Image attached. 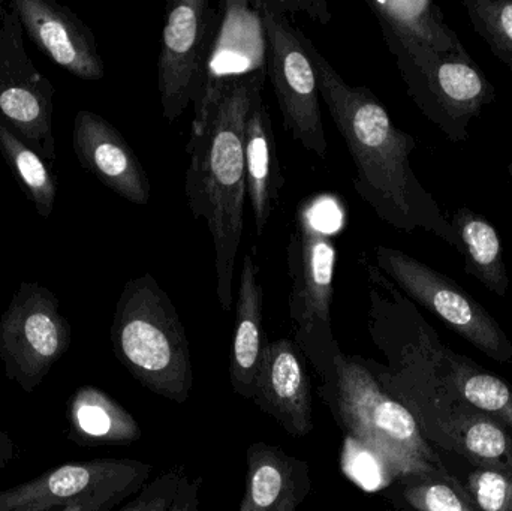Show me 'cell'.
Listing matches in <instances>:
<instances>
[{"label":"cell","mask_w":512,"mask_h":511,"mask_svg":"<svg viewBox=\"0 0 512 511\" xmlns=\"http://www.w3.org/2000/svg\"><path fill=\"white\" fill-rule=\"evenodd\" d=\"M321 99L357 168L354 188L381 221L402 233L424 230L454 246L462 243L411 165L417 141L397 128L378 96L343 80L306 35Z\"/></svg>","instance_id":"1"},{"label":"cell","mask_w":512,"mask_h":511,"mask_svg":"<svg viewBox=\"0 0 512 511\" xmlns=\"http://www.w3.org/2000/svg\"><path fill=\"white\" fill-rule=\"evenodd\" d=\"M265 68L210 81L195 102L186 153L185 197L197 221L206 222L215 246L216 293L233 309L237 255L245 230V126L265 83Z\"/></svg>","instance_id":"2"},{"label":"cell","mask_w":512,"mask_h":511,"mask_svg":"<svg viewBox=\"0 0 512 511\" xmlns=\"http://www.w3.org/2000/svg\"><path fill=\"white\" fill-rule=\"evenodd\" d=\"M114 356L144 389L185 404L194 387L188 335L150 273L126 282L111 324Z\"/></svg>","instance_id":"3"},{"label":"cell","mask_w":512,"mask_h":511,"mask_svg":"<svg viewBox=\"0 0 512 511\" xmlns=\"http://www.w3.org/2000/svg\"><path fill=\"white\" fill-rule=\"evenodd\" d=\"M322 401L339 428L376 456L393 479L451 474L414 416L379 386L363 357H336V383Z\"/></svg>","instance_id":"4"},{"label":"cell","mask_w":512,"mask_h":511,"mask_svg":"<svg viewBox=\"0 0 512 511\" xmlns=\"http://www.w3.org/2000/svg\"><path fill=\"white\" fill-rule=\"evenodd\" d=\"M318 213L316 200L298 206L286 246V267L291 279L292 341L318 372L319 396L324 398L336 383V357L342 350L331 327L336 245Z\"/></svg>","instance_id":"5"},{"label":"cell","mask_w":512,"mask_h":511,"mask_svg":"<svg viewBox=\"0 0 512 511\" xmlns=\"http://www.w3.org/2000/svg\"><path fill=\"white\" fill-rule=\"evenodd\" d=\"M382 36L421 113L453 143L468 140V126L495 101V87L471 54L447 56L409 41L387 27Z\"/></svg>","instance_id":"6"},{"label":"cell","mask_w":512,"mask_h":511,"mask_svg":"<svg viewBox=\"0 0 512 511\" xmlns=\"http://www.w3.org/2000/svg\"><path fill=\"white\" fill-rule=\"evenodd\" d=\"M152 471L135 459L69 462L0 491V511H113L149 483Z\"/></svg>","instance_id":"7"},{"label":"cell","mask_w":512,"mask_h":511,"mask_svg":"<svg viewBox=\"0 0 512 511\" xmlns=\"http://www.w3.org/2000/svg\"><path fill=\"white\" fill-rule=\"evenodd\" d=\"M376 267L411 300L498 363H512V342L493 315L450 276L399 249L376 246Z\"/></svg>","instance_id":"8"},{"label":"cell","mask_w":512,"mask_h":511,"mask_svg":"<svg viewBox=\"0 0 512 511\" xmlns=\"http://www.w3.org/2000/svg\"><path fill=\"white\" fill-rule=\"evenodd\" d=\"M72 332L59 299L38 282H23L0 317V359L8 380L26 393L38 389L71 347Z\"/></svg>","instance_id":"9"},{"label":"cell","mask_w":512,"mask_h":511,"mask_svg":"<svg viewBox=\"0 0 512 511\" xmlns=\"http://www.w3.org/2000/svg\"><path fill=\"white\" fill-rule=\"evenodd\" d=\"M265 42V72L273 86L283 125L295 141L324 159L328 143L322 123L321 93L303 33L288 18L256 8Z\"/></svg>","instance_id":"10"},{"label":"cell","mask_w":512,"mask_h":511,"mask_svg":"<svg viewBox=\"0 0 512 511\" xmlns=\"http://www.w3.org/2000/svg\"><path fill=\"white\" fill-rule=\"evenodd\" d=\"M218 9L207 0H176L167 5L158 60L162 117L176 122L209 86L210 57L219 29Z\"/></svg>","instance_id":"11"},{"label":"cell","mask_w":512,"mask_h":511,"mask_svg":"<svg viewBox=\"0 0 512 511\" xmlns=\"http://www.w3.org/2000/svg\"><path fill=\"white\" fill-rule=\"evenodd\" d=\"M17 11L0 5V114L45 161L56 159L51 81L36 69Z\"/></svg>","instance_id":"12"},{"label":"cell","mask_w":512,"mask_h":511,"mask_svg":"<svg viewBox=\"0 0 512 511\" xmlns=\"http://www.w3.org/2000/svg\"><path fill=\"white\" fill-rule=\"evenodd\" d=\"M27 38L45 57L80 80L98 81L104 60L92 29L54 0H11Z\"/></svg>","instance_id":"13"},{"label":"cell","mask_w":512,"mask_h":511,"mask_svg":"<svg viewBox=\"0 0 512 511\" xmlns=\"http://www.w3.org/2000/svg\"><path fill=\"white\" fill-rule=\"evenodd\" d=\"M252 402L292 437L304 438L313 431L306 357L291 339L265 344Z\"/></svg>","instance_id":"14"},{"label":"cell","mask_w":512,"mask_h":511,"mask_svg":"<svg viewBox=\"0 0 512 511\" xmlns=\"http://www.w3.org/2000/svg\"><path fill=\"white\" fill-rule=\"evenodd\" d=\"M72 147L84 170L129 203L146 206L152 185L140 159L119 129L89 110L74 119Z\"/></svg>","instance_id":"15"},{"label":"cell","mask_w":512,"mask_h":511,"mask_svg":"<svg viewBox=\"0 0 512 511\" xmlns=\"http://www.w3.org/2000/svg\"><path fill=\"white\" fill-rule=\"evenodd\" d=\"M310 491L312 477L306 461L264 441L248 447L239 511H298Z\"/></svg>","instance_id":"16"},{"label":"cell","mask_w":512,"mask_h":511,"mask_svg":"<svg viewBox=\"0 0 512 511\" xmlns=\"http://www.w3.org/2000/svg\"><path fill=\"white\" fill-rule=\"evenodd\" d=\"M246 188L254 212L256 234L262 236L280 201L285 185L277 158L273 123L262 102V93L252 102L245 126Z\"/></svg>","instance_id":"17"},{"label":"cell","mask_w":512,"mask_h":511,"mask_svg":"<svg viewBox=\"0 0 512 511\" xmlns=\"http://www.w3.org/2000/svg\"><path fill=\"white\" fill-rule=\"evenodd\" d=\"M262 300L264 293L261 272L254 255L248 254L243 260L237 294L230 356V381L237 395L251 401L262 350L265 347L262 333Z\"/></svg>","instance_id":"18"},{"label":"cell","mask_w":512,"mask_h":511,"mask_svg":"<svg viewBox=\"0 0 512 511\" xmlns=\"http://www.w3.org/2000/svg\"><path fill=\"white\" fill-rule=\"evenodd\" d=\"M66 420L69 440L78 446H129L143 437L134 416L95 386H83L72 393Z\"/></svg>","instance_id":"19"},{"label":"cell","mask_w":512,"mask_h":511,"mask_svg":"<svg viewBox=\"0 0 512 511\" xmlns=\"http://www.w3.org/2000/svg\"><path fill=\"white\" fill-rule=\"evenodd\" d=\"M436 374L441 383L475 410L498 419L512 431V386L498 375L454 353L439 339L433 350Z\"/></svg>","instance_id":"20"},{"label":"cell","mask_w":512,"mask_h":511,"mask_svg":"<svg viewBox=\"0 0 512 511\" xmlns=\"http://www.w3.org/2000/svg\"><path fill=\"white\" fill-rule=\"evenodd\" d=\"M381 27L447 56H466L459 36L432 0H366Z\"/></svg>","instance_id":"21"},{"label":"cell","mask_w":512,"mask_h":511,"mask_svg":"<svg viewBox=\"0 0 512 511\" xmlns=\"http://www.w3.org/2000/svg\"><path fill=\"white\" fill-rule=\"evenodd\" d=\"M451 227L462 243L465 272L496 296H507L510 279L505 266L501 236L495 225L480 213H475L468 207H460L453 215Z\"/></svg>","instance_id":"22"},{"label":"cell","mask_w":512,"mask_h":511,"mask_svg":"<svg viewBox=\"0 0 512 511\" xmlns=\"http://www.w3.org/2000/svg\"><path fill=\"white\" fill-rule=\"evenodd\" d=\"M454 455L472 467L512 477V431L498 419L466 404L454 425Z\"/></svg>","instance_id":"23"},{"label":"cell","mask_w":512,"mask_h":511,"mask_svg":"<svg viewBox=\"0 0 512 511\" xmlns=\"http://www.w3.org/2000/svg\"><path fill=\"white\" fill-rule=\"evenodd\" d=\"M0 153L14 174L21 192L33 204L38 216L48 219L57 198V180L50 165L29 146L0 114Z\"/></svg>","instance_id":"24"},{"label":"cell","mask_w":512,"mask_h":511,"mask_svg":"<svg viewBox=\"0 0 512 511\" xmlns=\"http://www.w3.org/2000/svg\"><path fill=\"white\" fill-rule=\"evenodd\" d=\"M400 497L414 511H477L453 474L400 477Z\"/></svg>","instance_id":"25"},{"label":"cell","mask_w":512,"mask_h":511,"mask_svg":"<svg viewBox=\"0 0 512 511\" xmlns=\"http://www.w3.org/2000/svg\"><path fill=\"white\" fill-rule=\"evenodd\" d=\"M475 32L512 74V0H463Z\"/></svg>","instance_id":"26"},{"label":"cell","mask_w":512,"mask_h":511,"mask_svg":"<svg viewBox=\"0 0 512 511\" xmlns=\"http://www.w3.org/2000/svg\"><path fill=\"white\" fill-rule=\"evenodd\" d=\"M457 480L477 511H512V477L474 467L465 480Z\"/></svg>","instance_id":"27"},{"label":"cell","mask_w":512,"mask_h":511,"mask_svg":"<svg viewBox=\"0 0 512 511\" xmlns=\"http://www.w3.org/2000/svg\"><path fill=\"white\" fill-rule=\"evenodd\" d=\"M188 480L185 468L176 465L147 483L122 511H168Z\"/></svg>","instance_id":"28"},{"label":"cell","mask_w":512,"mask_h":511,"mask_svg":"<svg viewBox=\"0 0 512 511\" xmlns=\"http://www.w3.org/2000/svg\"><path fill=\"white\" fill-rule=\"evenodd\" d=\"M255 8L267 9V11L276 12V14H300L309 15L313 20L321 21L322 24H327L330 21V11H328L327 2H319V0H255L252 2Z\"/></svg>","instance_id":"29"},{"label":"cell","mask_w":512,"mask_h":511,"mask_svg":"<svg viewBox=\"0 0 512 511\" xmlns=\"http://www.w3.org/2000/svg\"><path fill=\"white\" fill-rule=\"evenodd\" d=\"M201 479L188 480L168 511H200Z\"/></svg>","instance_id":"30"},{"label":"cell","mask_w":512,"mask_h":511,"mask_svg":"<svg viewBox=\"0 0 512 511\" xmlns=\"http://www.w3.org/2000/svg\"><path fill=\"white\" fill-rule=\"evenodd\" d=\"M15 456V444L6 432L0 431V470L11 464Z\"/></svg>","instance_id":"31"},{"label":"cell","mask_w":512,"mask_h":511,"mask_svg":"<svg viewBox=\"0 0 512 511\" xmlns=\"http://www.w3.org/2000/svg\"><path fill=\"white\" fill-rule=\"evenodd\" d=\"M508 171H510V176H511V179H512V162L510 164V167H508Z\"/></svg>","instance_id":"32"},{"label":"cell","mask_w":512,"mask_h":511,"mask_svg":"<svg viewBox=\"0 0 512 511\" xmlns=\"http://www.w3.org/2000/svg\"><path fill=\"white\" fill-rule=\"evenodd\" d=\"M60 511H83V510H60Z\"/></svg>","instance_id":"33"}]
</instances>
